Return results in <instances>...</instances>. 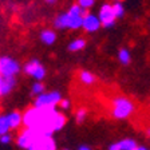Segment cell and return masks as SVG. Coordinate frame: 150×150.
<instances>
[{"mask_svg":"<svg viewBox=\"0 0 150 150\" xmlns=\"http://www.w3.org/2000/svg\"><path fill=\"white\" fill-rule=\"evenodd\" d=\"M100 27H102V23H100L98 15L87 13V15L84 16L83 27H82V30H84V32H87V34H93V32H97Z\"/></svg>","mask_w":150,"mask_h":150,"instance_id":"10","label":"cell"},{"mask_svg":"<svg viewBox=\"0 0 150 150\" xmlns=\"http://www.w3.org/2000/svg\"><path fill=\"white\" fill-rule=\"evenodd\" d=\"M11 141H12V135L9 134V133H7V134H3V135H0V142H1V144L7 145V144H9Z\"/></svg>","mask_w":150,"mask_h":150,"instance_id":"23","label":"cell"},{"mask_svg":"<svg viewBox=\"0 0 150 150\" xmlns=\"http://www.w3.org/2000/svg\"><path fill=\"white\" fill-rule=\"evenodd\" d=\"M78 150H91V147H88V146H86V145H83V146H81Z\"/></svg>","mask_w":150,"mask_h":150,"instance_id":"26","label":"cell"},{"mask_svg":"<svg viewBox=\"0 0 150 150\" xmlns=\"http://www.w3.org/2000/svg\"><path fill=\"white\" fill-rule=\"evenodd\" d=\"M112 9H114V13H115L117 19H121L125 16V6L122 4V1H118V3H112Z\"/></svg>","mask_w":150,"mask_h":150,"instance_id":"19","label":"cell"},{"mask_svg":"<svg viewBox=\"0 0 150 150\" xmlns=\"http://www.w3.org/2000/svg\"><path fill=\"white\" fill-rule=\"evenodd\" d=\"M109 150H121V147H119V144H118V142H117V144H112V145H110Z\"/></svg>","mask_w":150,"mask_h":150,"instance_id":"25","label":"cell"},{"mask_svg":"<svg viewBox=\"0 0 150 150\" xmlns=\"http://www.w3.org/2000/svg\"><path fill=\"white\" fill-rule=\"evenodd\" d=\"M20 72V64L11 56L0 58V75L1 76H15Z\"/></svg>","mask_w":150,"mask_h":150,"instance_id":"7","label":"cell"},{"mask_svg":"<svg viewBox=\"0 0 150 150\" xmlns=\"http://www.w3.org/2000/svg\"><path fill=\"white\" fill-rule=\"evenodd\" d=\"M79 81L82 82L86 86H91L97 82V76L93 74V72L87 71V70H83V71L79 72Z\"/></svg>","mask_w":150,"mask_h":150,"instance_id":"15","label":"cell"},{"mask_svg":"<svg viewBox=\"0 0 150 150\" xmlns=\"http://www.w3.org/2000/svg\"><path fill=\"white\" fill-rule=\"evenodd\" d=\"M118 144H119L121 150H133V149H135V147L138 146L137 142H135L133 138H125V139L119 141Z\"/></svg>","mask_w":150,"mask_h":150,"instance_id":"17","label":"cell"},{"mask_svg":"<svg viewBox=\"0 0 150 150\" xmlns=\"http://www.w3.org/2000/svg\"><path fill=\"white\" fill-rule=\"evenodd\" d=\"M40 40L46 46H51L56 40V32H54L52 30H43L40 32Z\"/></svg>","mask_w":150,"mask_h":150,"instance_id":"13","label":"cell"},{"mask_svg":"<svg viewBox=\"0 0 150 150\" xmlns=\"http://www.w3.org/2000/svg\"><path fill=\"white\" fill-rule=\"evenodd\" d=\"M28 150H56V144L52 135L43 134L30 146Z\"/></svg>","mask_w":150,"mask_h":150,"instance_id":"9","label":"cell"},{"mask_svg":"<svg viewBox=\"0 0 150 150\" xmlns=\"http://www.w3.org/2000/svg\"><path fill=\"white\" fill-rule=\"evenodd\" d=\"M43 135L42 133H39L38 130L35 129H30V127H24L22 131H20V134L18 135V139H16V144L20 149H24V150H28L30 146L34 144L35 141L38 138Z\"/></svg>","mask_w":150,"mask_h":150,"instance_id":"6","label":"cell"},{"mask_svg":"<svg viewBox=\"0 0 150 150\" xmlns=\"http://www.w3.org/2000/svg\"><path fill=\"white\" fill-rule=\"evenodd\" d=\"M86 44H87V42H86L84 38H76V39L70 42L67 48H69L70 52H78V51L83 50L84 47H86Z\"/></svg>","mask_w":150,"mask_h":150,"instance_id":"12","label":"cell"},{"mask_svg":"<svg viewBox=\"0 0 150 150\" xmlns=\"http://www.w3.org/2000/svg\"><path fill=\"white\" fill-rule=\"evenodd\" d=\"M11 130V125H9L8 115H0V134H7Z\"/></svg>","mask_w":150,"mask_h":150,"instance_id":"18","label":"cell"},{"mask_svg":"<svg viewBox=\"0 0 150 150\" xmlns=\"http://www.w3.org/2000/svg\"><path fill=\"white\" fill-rule=\"evenodd\" d=\"M98 18H99L100 23H102V27L105 28H112L115 25L117 20L115 13H114V9H112V4H103L102 7L98 11Z\"/></svg>","mask_w":150,"mask_h":150,"instance_id":"8","label":"cell"},{"mask_svg":"<svg viewBox=\"0 0 150 150\" xmlns=\"http://www.w3.org/2000/svg\"><path fill=\"white\" fill-rule=\"evenodd\" d=\"M23 71L25 72V75L34 78L36 82H42L46 76V69H44V66L42 64L40 60L38 59L28 60L23 67Z\"/></svg>","mask_w":150,"mask_h":150,"instance_id":"5","label":"cell"},{"mask_svg":"<svg viewBox=\"0 0 150 150\" xmlns=\"http://www.w3.org/2000/svg\"><path fill=\"white\" fill-rule=\"evenodd\" d=\"M135 106L129 98L115 97L111 105V115L114 119H127L134 112Z\"/></svg>","mask_w":150,"mask_h":150,"instance_id":"2","label":"cell"},{"mask_svg":"<svg viewBox=\"0 0 150 150\" xmlns=\"http://www.w3.org/2000/svg\"><path fill=\"white\" fill-rule=\"evenodd\" d=\"M0 135H1V134H0Z\"/></svg>","mask_w":150,"mask_h":150,"instance_id":"33","label":"cell"},{"mask_svg":"<svg viewBox=\"0 0 150 150\" xmlns=\"http://www.w3.org/2000/svg\"><path fill=\"white\" fill-rule=\"evenodd\" d=\"M78 4L83 9H90L95 4V0H78Z\"/></svg>","mask_w":150,"mask_h":150,"instance_id":"22","label":"cell"},{"mask_svg":"<svg viewBox=\"0 0 150 150\" xmlns=\"http://www.w3.org/2000/svg\"><path fill=\"white\" fill-rule=\"evenodd\" d=\"M118 60L121 64L123 66H129L131 62V54L127 48H121L118 51Z\"/></svg>","mask_w":150,"mask_h":150,"instance_id":"16","label":"cell"},{"mask_svg":"<svg viewBox=\"0 0 150 150\" xmlns=\"http://www.w3.org/2000/svg\"><path fill=\"white\" fill-rule=\"evenodd\" d=\"M63 150H69V149H63Z\"/></svg>","mask_w":150,"mask_h":150,"instance_id":"31","label":"cell"},{"mask_svg":"<svg viewBox=\"0 0 150 150\" xmlns=\"http://www.w3.org/2000/svg\"><path fill=\"white\" fill-rule=\"evenodd\" d=\"M144 150H149V149H146V147H145V146H144Z\"/></svg>","mask_w":150,"mask_h":150,"instance_id":"30","label":"cell"},{"mask_svg":"<svg viewBox=\"0 0 150 150\" xmlns=\"http://www.w3.org/2000/svg\"><path fill=\"white\" fill-rule=\"evenodd\" d=\"M31 93L34 94V95H36V97L42 95L43 93H46V91H44V84L42 83V82H35L31 87Z\"/></svg>","mask_w":150,"mask_h":150,"instance_id":"20","label":"cell"},{"mask_svg":"<svg viewBox=\"0 0 150 150\" xmlns=\"http://www.w3.org/2000/svg\"><path fill=\"white\" fill-rule=\"evenodd\" d=\"M47 4H54V3H56V0H44Z\"/></svg>","mask_w":150,"mask_h":150,"instance_id":"27","label":"cell"},{"mask_svg":"<svg viewBox=\"0 0 150 150\" xmlns=\"http://www.w3.org/2000/svg\"><path fill=\"white\" fill-rule=\"evenodd\" d=\"M86 117H87V111H86V109H79L78 111L75 112V119H76V122H78V123L84 122Z\"/></svg>","mask_w":150,"mask_h":150,"instance_id":"21","label":"cell"},{"mask_svg":"<svg viewBox=\"0 0 150 150\" xmlns=\"http://www.w3.org/2000/svg\"><path fill=\"white\" fill-rule=\"evenodd\" d=\"M118 1H121V0H112V3H118Z\"/></svg>","mask_w":150,"mask_h":150,"instance_id":"28","label":"cell"},{"mask_svg":"<svg viewBox=\"0 0 150 150\" xmlns=\"http://www.w3.org/2000/svg\"><path fill=\"white\" fill-rule=\"evenodd\" d=\"M9 125L11 129H18L23 125V114H20L19 111H12L8 114Z\"/></svg>","mask_w":150,"mask_h":150,"instance_id":"14","label":"cell"},{"mask_svg":"<svg viewBox=\"0 0 150 150\" xmlns=\"http://www.w3.org/2000/svg\"><path fill=\"white\" fill-rule=\"evenodd\" d=\"M0 76H1V75H0ZM0 97H1V94H0Z\"/></svg>","mask_w":150,"mask_h":150,"instance_id":"32","label":"cell"},{"mask_svg":"<svg viewBox=\"0 0 150 150\" xmlns=\"http://www.w3.org/2000/svg\"><path fill=\"white\" fill-rule=\"evenodd\" d=\"M66 125V117L56 109L30 107L23 114V126L35 129L42 134L52 135Z\"/></svg>","mask_w":150,"mask_h":150,"instance_id":"1","label":"cell"},{"mask_svg":"<svg viewBox=\"0 0 150 150\" xmlns=\"http://www.w3.org/2000/svg\"><path fill=\"white\" fill-rule=\"evenodd\" d=\"M147 135L150 137V129H147Z\"/></svg>","mask_w":150,"mask_h":150,"instance_id":"29","label":"cell"},{"mask_svg":"<svg viewBox=\"0 0 150 150\" xmlns=\"http://www.w3.org/2000/svg\"><path fill=\"white\" fill-rule=\"evenodd\" d=\"M62 99L63 97L59 91H47V93H43L42 95L36 97L34 106L44 107V109H55L56 106H59Z\"/></svg>","mask_w":150,"mask_h":150,"instance_id":"4","label":"cell"},{"mask_svg":"<svg viewBox=\"0 0 150 150\" xmlns=\"http://www.w3.org/2000/svg\"><path fill=\"white\" fill-rule=\"evenodd\" d=\"M67 30H81L83 27V20L84 16L87 15V9H83L78 3L72 4L69 9H67Z\"/></svg>","mask_w":150,"mask_h":150,"instance_id":"3","label":"cell"},{"mask_svg":"<svg viewBox=\"0 0 150 150\" xmlns=\"http://www.w3.org/2000/svg\"><path fill=\"white\" fill-rule=\"evenodd\" d=\"M59 106H60V109H63V110H69L70 107H71V102H70L69 99H64V98H63V99L60 100Z\"/></svg>","mask_w":150,"mask_h":150,"instance_id":"24","label":"cell"},{"mask_svg":"<svg viewBox=\"0 0 150 150\" xmlns=\"http://www.w3.org/2000/svg\"><path fill=\"white\" fill-rule=\"evenodd\" d=\"M16 86L15 76H0V94L1 97L8 95Z\"/></svg>","mask_w":150,"mask_h":150,"instance_id":"11","label":"cell"}]
</instances>
